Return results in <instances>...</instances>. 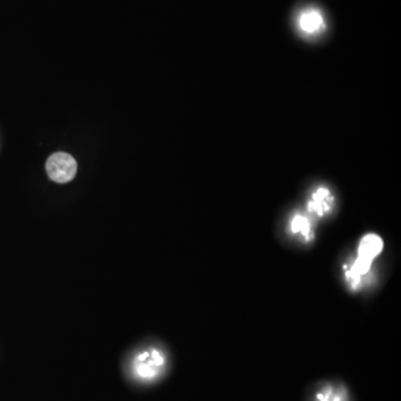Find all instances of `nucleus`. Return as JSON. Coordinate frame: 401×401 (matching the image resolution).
Segmentation results:
<instances>
[{
	"instance_id": "nucleus-1",
	"label": "nucleus",
	"mask_w": 401,
	"mask_h": 401,
	"mask_svg": "<svg viewBox=\"0 0 401 401\" xmlns=\"http://www.w3.org/2000/svg\"><path fill=\"white\" fill-rule=\"evenodd\" d=\"M166 365L167 358L164 350L157 346H148L134 356L132 370L138 380L150 382L164 373Z\"/></svg>"
},
{
	"instance_id": "nucleus-2",
	"label": "nucleus",
	"mask_w": 401,
	"mask_h": 401,
	"mask_svg": "<svg viewBox=\"0 0 401 401\" xmlns=\"http://www.w3.org/2000/svg\"><path fill=\"white\" fill-rule=\"evenodd\" d=\"M46 173L52 181L65 184L73 181L77 174V162L71 154L56 152L46 161Z\"/></svg>"
},
{
	"instance_id": "nucleus-3",
	"label": "nucleus",
	"mask_w": 401,
	"mask_h": 401,
	"mask_svg": "<svg viewBox=\"0 0 401 401\" xmlns=\"http://www.w3.org/2000/svg\"><path fill=\"white\" fill-rule=\"evenodd\" d=\"M306 401H352V395L342 382L321 381L313 385Z\"/></svg>"
},
{
	"instance_id": "nucleus-4",
	"label": "nucleus",
	"mask_w": 401,
	"mask_h": 401,
	"mask_svg": "<svg viewBox=\"0 0 401 401\" xmlns=\"http://www.w3.org/2000/svg\"><path fill=\"white\" fill-rule=\"evenodd\" d=\"M334 199L333 195L331 194L329 189L324 186H320L316 189L308 201V205H306V210L311 215H314L316 217H324L326 214H329L333 207Z\"/></svg>"
},
{
	"instance_id": "nucleus-5",
	"label": "nucleus",
	"mask_w": 401,
	"mask_h": 401,
	"mask_svg": "<svg viewBox=\"0 0 401 401\" xmlns=\"http://www.w3.org/2000/svg\"><path fill=\"white\" fill-rule=\"evenodd\" d=\"M288 231L293 239L303 244H308L314 239L313 225H312L311 219L302 213H294L291 216Z\"/></svg>"
},
{
	"instance_id": "nucleus-6",
	"label": "nucleus",
	"mask_w": 401,
	"mask_h": 401,
	"mask_svg": "<svg viewBox=\"0 0 401 401\" xmlns=\"http://www.w3.org/2000/svg\"><path fill=\"white\" fill-rule=\"evenodd\" d=\"M298 26L303 34L315 35L324 28V18L318 9L306 8L299 15Z\"/></svg>"
},
{
	"instance_id": "nucleus-7",
	"label": "nucleus",
	"mask_w": 401,
	"mask_h": 401,
	"mask_svg": "<svg viewBox=\"0 0 401 401\" xmlns=\"http://www.w3.org/2000/svg\"><path fill=\"white\" fill-rule=\"evenodd\" d=\"M383 249L384 243L381 236L375 233H368L361 237L359 241L358 247H356V255L375 261L382 253Z\"/></svg>"
}]
</instances>
